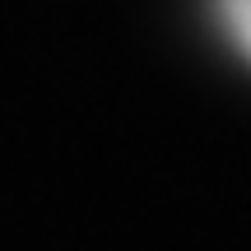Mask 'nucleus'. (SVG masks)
<instances>
[{"label":"nucleus","instance_id":"1","mask_svg":"<svg viewBox=\"0 0 251 251\" xmlns=\"http://www.w3.org/2000/svg\"><path fill=\"white\" fill-rule=\"evenodd\" d=\"M209 19L219 37L251 65V0H209Z\"/></svg>","mask_w":251,"mask_h":251}]
</instances>
